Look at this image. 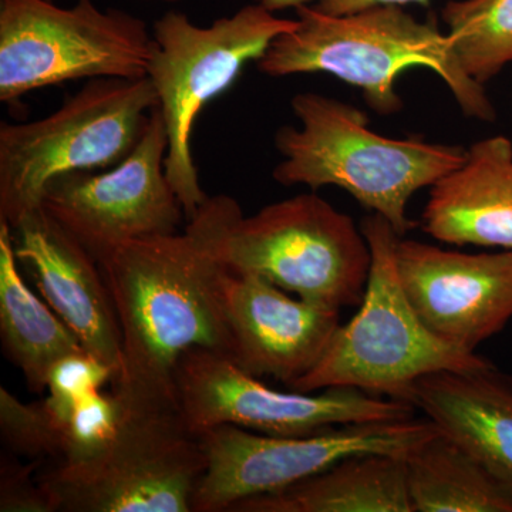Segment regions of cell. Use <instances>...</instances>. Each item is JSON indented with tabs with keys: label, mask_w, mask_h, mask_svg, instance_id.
I'll use <instances>...</instances> for the list:
<instances>
[{
	"label": "cell",
	"mask_w": 512,
	"mask_h": 512,
	"mask_svg": "<svg viewBox=\"0 0 512 512\" xmlns=\"http://www.w3.org/2000/svg\"><path fill=\"white\" fill-rule=\"evenodd\" d=\"M42 461L23 464L8 450L0 457V511L56 512L52 500L39 481Z\"/></svg>",
	"instance_id": "cell-23"
},
{
	"label": "cell",
	"mask_w": 512,
	"mask_h": 512,
	"mask_svg": "<svg viewBox=\"0 0 512 512\" xmlns=\"http://www.w3.org/2000/svg\"><path fill=\"white\" fill-rule=\"evenodd\" d=\"M12 234L16 258L32 272L47 305L73 330L84 350L117 376L120 325L99 262L42 208L26 215Z\"/></svg>",
	"instance_id": "cell-15"
},
{
	"label": "cell",
	"mask_w": 512,
	"mask_h": 512,
	"mask_svg": "<svg viewBox=\"0 0 512 512\" xmlns=\"http://www.w3.org/2000/svg\"><path fill=\"white\" fill-rule=\"evenodd\" d=\"M185 231L215 261L261 276L303 301L359 306L372 254L362 228L315 192L266 205L245 217L235 198L208 197Z\"/></svg>",
	"instance_id": "cell-2"
},
{
	"label": "cell",
	"mask_w": 512,
	"mask_h": 512,
	"mask_svg": "<svg viewBox=\"0 0 512 512\" xmlns=\"http://www.w3.org/2000/svg\"><path fill=\"white\" fill-rule=\"evenodd\" d=\"M157 106L148 77L93 79L43 119L0 124V221L15 228L60 175L126 160Z\"/></svg>",
	"instance_id": "cell-7"
},
{
	"label": "cell",
	"mask_w": 512,
	"mask_h": 512,
	"mask_svg": "<svg viewBox=\"0 0 512 512\" xmlns=\"http://www.w3.org/2000/svg\"><path fill=\"white\" fill-rule=\"evenodd\" d=\"M168 138L154 109L133 153L116 167L60 175L40 208L100 262L137 239L178 232L185 212L165 174Z\"/></svg>",
	"instance_id": "cell-12"
},
{
	"label": "cell",
	"mask_w": 512,
	"mask_h": 512,
	"mask_svg": "<svg viewBox=\"0 0 512 512\" xmlns=\"http://www.w3.org/2000/svg\"><path fill=\"white\" fill-rule=\"evenodd\" d=\"M173 386L178 412L195 434L231 424L271 436H309L346 424L412 419L416 410L355 387L279 392L228 356L202 348L180 356Z\"/></svg>",
	"instance_id": "cell-11"
},
{
	"label": "cell",
	"mask_w": 512,
	"mask_h": 512,
	"mask_svg": "<svg viewBox=\"0 0 512 512\" xmlns=\"http://www.w3.org/2000/svg\"><path fill=\"white\" fill-rule=\"evenodd\" d=\"M413 512H512V495L460 444L436 434L406 458Z\"/></svg>",
	"instance_id": "cell-20"
},
{
	"label": "cell",
	"mask_w": 512,
	"mask_h": 512,
	"mask_svg": "<svg viewBox=\"0 0 512 512\" xmlns=\"http://www.w3.org/2000/svg\"><path fill=\"white\" fill-rule=\"evenodd\" d=\"M220 292L232 360L249 375L286 386L318 365L340 326L339 309L292 298L261 276L225 268Z\"/></svg>",
	"instance_id": "cell-14"
},
{
	"label": "cell",
	"mask_w": 512,
	"mask_h": 512,
	"mask_svg": "<svg viewBox=\"0 0 512 512\" xmlns=\"http://www.w3.org/2000/svg\"><path fill=\"white\" fill-rule=\"evenodd\" d=\"M427 417L346 424L309 436H271L222 424L198 433L204 474L192 497V512H229L248 498L274 493L356 454L407 458L439 434Z\"/></svg>",
	"instance_id": "cell-10"
},
{
	"label": "cell",
	"mask_w": 512,
	"mask_h": 512,
	"mask_svg": "<svg viewBox=\"0 0 512 512\" xmlns=\"http://www.w3.org/2000/svg\"><path fill=\"white\" fill-rule=\"evenodd\" d=\"M144 2H165V3H174V2H180V0H144Z\"/></svg>",
	"instance_id": "cell-27"
},
{
	"label": "cell",
	"mask_w": 512,
	"mask_h": 512,
	"mask_svg": "<svg viewBox=\"0 0 512 512\" xmlns=\"http://www.w3.org/2000/svg\"><path fill=\"white\" fill-rule=\"evenodd\" d=\"M291 106L301 126L276 131V183L342 188L402 238L416 227L407 214L413 195L466 161L458 146L380 136L365 111L325 94H296Z\"/></svg>",
	"instance_id": "cell-4"
},
{
	"label": "cell",
	"mask_w": 512,
	"mask_h": 512,
	"mask_svg": "<svg viewBox=\"0 0 512 512\" xmlns=\"http://www.w3.org/2000/svg\"><path fill=\"white\" fill-rule=\"evenodd\" d=\"M119 400V424L103 450L39 473L55 511L192 512L207 464L200 437L175 404Z\"/></svg>",
	"instance_id": "cell-8"
},
{
	"label": "cell",
	"mask_w": 512,
	"mask_h": 512,
	"mask_svg": "<svg viewBox=\"0 0 512 512\" xmlns=\"http://www.w3.org/2000/svg\"><path fill=\"white\" fill-rule=\"evenodd\" d=\"M360 228L369 244L372 265L359 311L339 326L318 365L288 389L312 393L329 387H355L409 403L410 392L421 377L490 365L485 357L434 335L414 311L397 269V241L402 237L389 221L370 214Z\"/></svg>",
	"instance_id": "cell-5"
},
{
	"label": "cell",
	"mask_w": 512,
	"mask_h": 512,
	"mask_svg": "<svg viewBox=\"0 0 512 512\" xmlns=\"http://www.w3.org/2000/svg\"><path fill=\"white\" fill-rule=\"evenodd\" d=\"M254 2L271 10V12L278 13L281 10L298 9L301 6L313 5V2L316 3L318 0H254Z\"/></svg>",
	"instance_id": "cell-26"
},
{
	"label": "cell",
	"mask_w": 512,
	"mask_h": 512,
	"mask_svg": "<svg viewBox=\"0 0 512 512\" xmlns=\"http://www.w3.org/2000/svg\"><path fill=\"white\" fill-rule=\"evenodd\" d=\"M397 269L419 318L440 339L476 353L512 319V251L464 254L399 238Z\"/></svg>",
	"instance_id": "cell-13"
},
{
	"label": "cell",
	"mask_w": 512,
	"mask_h": 512,
	"mask_svg": "<svg viewBox=\"0 0 512 512\" xmlns=\"http://www.w3.org/2000/svg\"><path fill=\"white\" fill-rule=\"evenodd\" d=\"M441 19L458 63L478 83L512 63V0H450Z\"/></svg>",
	"instance_id": "cell-21"
},
{
	"label": "cell",
	"mask_w": 512,
	"mask_h": 512,
	"mask_svg": "<svg viewBox=\"0 0 512 512\" xmlns=\"http://www.w3.org/2000/svg\"><path fill=\"white\" fill-rule=\"evenodd\" d=\"M116 372L109 365L84 352L63 357L50 370L46 392L64 402H77L87 394L113 383Z\"/></svg>",
	"instance_id": "cell-24"
},
{
	"label": "cell",
	"mask_w": 512,
	"mask_h": 512,
	"mask_svg": "<svg viewBox=\"0 0 512 512\" xmlns=\"http://www.w3.org/2000/svg\"><path fill=\"white\" fill-rule=\"evenodd\" d=\"M12 228L0 221V336L10 362L33 393H45L50 370L63 357L84 352L72 329L23 281Z\"/></svg>",
	"instance_id": "cell-19"
},
{
	"label": "cell",
	"mask_w": 512,
	"mask_h": 512,
	"mask_svg": "<svg viewBox=\"0 0 512 512\" xmlns=\"http://www.w3.org/2000/svg\"><path fill=\"white\" fill-rule=\"evenodd\" d=\"M512 495V376L490 365L421 377L407 400Z\"/></svg>",
	"instance_id": "cell-16"
},
{
	"label": "cell",
	"mask_w": 512,
	"mask_h": 512,
	"mask_svg": "<svg viewBox=\"0 0 512 512\" xmlns=\"http://www.w3.org/2000/svg\"><path fill=\"white\" fill-rule=\"evenodd\" d=\"M424 231L444 244L512 251V141L483 138L466 161L431 187Z\"/></svg>",
	"instance_id": "cell-17"
},
{
	"label": "cell",
	"mask_w": 512,
	"mask_h": 512,
	"mask_svg": "<svg viewBox=\"0 0 512 512\" xmlns=\"http://www.w3.org/2000/svg\"><path fill=\"white\" fill-rule=\"evenodd\" d=\"M153 35L126 10L93 0H0V100L73 80L147 77Z\"/></svg>",
	"instance_id": "cell-9"
},
{
	"label": "cell",
	"mask_w": 512,
	"mask_h": 512,
	"mask_svg": "<svg viewBox=\"0 0 512 512\" xmlns=\"http://www.w3.org/2000/svg\"><path fill=\"white\" fill-rule=\"evenodd\" d=\"M99 265L120 325L121 365L111 383L120 399L175 404L174 369L188 349L232 359L220 292L225 266L185 229L127 242Z\"/></svg>",
	"instance_id": "cell-1"
},
{
	"label": "cell",
	"mask_w": 512,
	"mask_h": 512,
	"mask_svg": "<svg viewBox=\"0 0 512 512\" xmlns=\"http://www.w3.org/2000/svg\"><path fill=\"white\" fill-rule=\"evenodd\" d=\"M430 0H318L313 3L316 9L329 15H346L357 10L372 8L380 5H429Z\"/></svg>",
	"instance_id": "cell-25"
},
{
	"label": "cell",
	"mask_w": 512,
	"mask_h": 512,
	"mask_svg": "<svg viewBox=\"0 0 512 512\" xmlns=\"http://www.w3.org/2000/svg\"><path fill=\"white\" fill-rule=\"evenodd\" d=\"M296 10L298 26L276 37L256 62L271 77L325 73L356 87L380 116L403 109L400 74L426 67L441 77L464 116L494 121L497 111L484 84L464 72L447 33L421 22L404 6L380 5L329 15L313 5Z\"/></svg>",
	"instance_id": "cell-3"
},
{
	"label": "cell",
	"mask_w": 512,
	"mask_h": 512,
	"mask_svg": "<svg viewBox=\"0 0 512 512\" xmlns=\"http://www.w3.org/2000/svg\"><path fill=\"white\" fill-rule=\"evenodd\" d=\"M229 512H413L406 458L346 457L299 483L241 501Z\"/></svg>",
	"instance_id": "cell-18"
},
{
	"label": "cell",
	"mask_w": 512,
	"mask_h": 512,
	"mask_svg": "<svg viewBox=\"0 0 512 512\" xmlns=\"http://www.w3.org/2000/svg\"><path fill=\"white\" fill-rule=\"evenodd\" d=\"M73 412H64L49 397L35 403L20 402L0 387V434L5 450L30 461L62 463L67 424Z\"/></svg>",
	"instance_id": "cell-22"
},
{
	"label": "cell",
	"mask_w": 512,
	"mask_h": 512,
	"mask_svg": "<svg viewBox=\"0 0 512 512\" xmlns=\"http://www.w3.org/2000/svg\"><path fill=\"white\" fill-rule=\"evenodd\" d=\"M298 20L281 18L251 3L208 26L170 10L154 23L147 77L158 97L168 138L165 174L191 220L207 201L192 157L191 138L202 109L237 82L248 63L258 62L276 37Z\"/></svg>",
	"instance_id": "cell-6"
}]
</instances>
